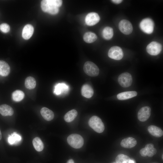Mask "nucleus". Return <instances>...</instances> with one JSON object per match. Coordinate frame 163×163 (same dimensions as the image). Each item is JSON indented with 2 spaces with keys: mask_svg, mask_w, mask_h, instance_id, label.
Returning <instances> with one entry per match:
<instances>
[{
  "mask_svg": "<svg viewBox=\"0 0 163 163\" xmlns=\"http://www.w3.org/2000/svg\"><path fill=\"white\" fill-rule=\"evenodd\" d=\"M147 150L148 152L147 156L149 157H152L156 154L157 152L156 149L154 147L150 149H147Z\"/></svg>",
  "mask_w": 163,
  "mask_h": 163,
  "instance_id": "c756f323",
  "label": "nucleus"
},
{
  "mask_svg": "<svg viewBox=\"0 0 163 163\" xmlns=\"http://www.w3.org/2000/svg\"><path fill=\"white\" fill-rule=\"evenodd\" d=\"M40 112L42 117L46 121H51L54 117V114L53 112L46 107L42 108L40 110Z\"/></svg>",
  "mask_w": 163,
  "mask_h": 163,
  "instance_id": "dca6fc26",
  "label": "nucleus"
},
{
  "mask_svg": "<svg viewBox=\"0 0 163 163\" xmlns=\"http://www.w3.org/2000/svg\"><path fill=\"white\" fill-rule=\"evenodd\" d=\"M162 48V46L160 43L155 41H153L148 45L146 47V51L150 55L156 56L160 53Z\"/></svg>",
  "mask_w": 163,
  "mask_h": 163,
  "instance_id": "6e6552de",
  "label": "nucleus"
},
{
  "mask_svg": "<svg viewBox=\"0 0 163 163\" xmlns=\"http://www.w3.org/2000/svg\"><path fill=\"white\" fill-rule=\"evenodd\" d=\"M154 147V145L152 143H149L147 144L145 148L147 149H150Z\"/></svg>",
  "mask_w": 163,
  "mask_h": 163,
  "instance_id": "2f4dec72",
  "label": "nucleus"
},
{
  "mask_svg": "<svg viewBox=\"0 0 163 163\" xmlns=\"http://www.w3.org/2000/svg\"><path fill=\"white\" fill-rule=\"evenodd\" d=\"M163 155H162V159H163Z\"/></svg>",
  "mask_w": 163,
  "mask_h": 163,
  "instance_id": "e433bc0d",
  "label": "nucleus"
},
{
  "mask_svg": "<svg viewBox=\"0 0 163 163\" xmlns=\"http://www.w3.org/2000/svg\"><path fill=\"white\" fill-rule=\"evenodd\" d=\"M119 28L120 31L125 34H130L133 30V27L131 23L128 21L123 19L119 24Z\"/></svg>",
  "mask_w": 163,
  "mask_h": 163,
  "instance_id": "1a4fd4ad",
  "label": "nucleus"
},
{
  "mask_svg": "<svg viewBox=\"0 0 163 163\" xmlns=\"http://www.w3.org/2000/svg\"><path fill=\"white\" fill-rule=\"evenodd\" d=\"M32 143L34 148L37 151L41 152L43 150L44 145L40 138L36 137L34 138L33 140Z\"/></svg>",
  "mask_w": 163,
  "mask_h": 163,
  "instance_id": "4be33fe9",
  "label": "nucleus"
},
{
  "mask_svg": "<svg viewBox=\"0 0 163 163\" xmlns=\"http://www.w3.org/2000/svg\"><path fill=\"white\" fill-rule=\"evenodd\" d=\"M113 29L110 27H106L103 30V36L106 40H109L111 39L113 37Z\"/></svg>",
  "mask_w": 163,
  "mask_h": 163,
  "instance_id": "a878e982",
  "label": "nucleus"
},
{
  "mask_svg": "<svg viewBox=\"0 0 163 163\" xmlns=\"http://www.w3.org/2000/svg\"><path fill=\"white\" fill-rule=\"evenodd\" d=\"M100 20L99 15L95 12H91L88 14L85 18V22L88 26H92L98 23Z\"/></svg>",
  "mask_w": 163,
  "mask_h": 163,
  "instance_id": "9b49d317",
  "label": "nucleus"
},
{
  "mask_svg": "<svg viewBox=\"0 0 163 163\" xmlns=\"http://www.w3.org/2000/svg\"><path fill=\"white\" fill-rule=\"evenodd\" d=\"M81 94L84 97L90 98L93 95L94 90L89 85L85 84L82 87L81 90Z\"/></svg>",
  "mask_w": 163,
  "mask_h": 163,
  "instance_id": "4468645a",
  "label": "nucleus"
},
{
  "mask_svg": "<svg viewBox=\"0 0 163 163\" xmlns=\"http://www.w3.org/2000/svg\"><path fill=\"white\" fill-rule=\"evenodd\" d=\"M10 72L9 65L5 61L0 60V75L3 76L8 75Z\"/></svg>",
  "mask_w": 163,
  "mask_h": 163,
  "instance_id": "aec40b11",
  "label": "nucleus"
},
{
  "mask_svg": "<svg viewBox=\"0 0 163 163\" xmlns=\"http://www.w3.org/2000/svg\"><path fill=\"white\" fill-rule=\"evenodd\" d=\"M24 94L22 91L17 90L14 91L12 94V97L13 100L16 102L21 101L24 98Z\"/></svg>",
  "mask_w": 163,
  "mask_h": 163,
  "instance_id": "bb28decb",
  "label": "nucleus"
},
{
  "mask_svg": "<svg viewBox=\"0 0 163 163\" xmlns=\"http://www.w3.org/2000/svg\"><path fill=\"white\" fill-rule=\"evenodd\" d=\"M89 126L97 133L103 132L104 129V126L101 119L98 117L93 116L88 121Z\"/></svg>",
  "mask_w": 163,
  "mask_h": 163,
  "instance_id": "f03ea898",
  "label": "nucleus"
},
{
  "mask_svg": "<svg viewBox=\"0 0 163 163\" xmlns=\"http://www.w3.org/2000/svg\"><path fill=\"white\" fill-rule=\"evenodd\" d=\"M137 143L135 138L130 137L123 139L120 142V145L123 148L130 149L134 147Z\"/></svg>",
  "mask_w": 163,
  "mask_h": 163,
  "instance_id": "ddd939ff",
  "label": "nucleus"
},
{
  "mask_svg": "<svg viewBox=\"0 0 163 163\" xmlns=\"http://www.w3.org/2000/svg\"><path fill=\"white\" fill-rule=\"evenodd\" d=\"M77 111L75 109L71 110L67 112L64 116V119L67 122L73 121L77 116Z\"/></svg>",
  "mask_w": 163,
  "mask_h": 163,
  "instance_id": "5701e85b",
  "label": "nucleus"
},
{
  "mask_svg": "<svg viewBox=\"0 0 163 163\" xmlns=\"http://www.w3.org/2000/svg\"><path fill=\"white\" fill-rule=\"evenodd\" d=\"M10 30V27L9 25L6 23H3L0 25V30L3 32L7 33Z\"/></svg>",
  "mask_w": 163,
  "mask_h": 163,
  "instance_id": "c85d7f7f",
  "label": "nucleus"
},
{
  "mask_svg": "<svg viewBox=\"0 0 163 163\" xmlns=\"http://www.w3.org/2000/svg\"><path fill=\"white\" fill-rule=\"evenodd\" d=\"M36 83L35 79L32 77L29 76L25 79V86L27 88L32 89L34 88L36 86Z\"/></svg>",
  "mask_w": 163,
  "mask_h": 163,
  "instance_id": "393cba45",
  "label": "nucleus"
},
{
  "mask_svg": "<svg viewBox=\"0 0 163 163\" xmlns=\"http://www.w3.org/2000/svg\"><path fill=\"white\" fill-rule=\"evenodd\" d=\"M140 29L144 32L147 34L152 33L154 29V24L150 18H146L143 19L139 24Z\"/></svg>",
  "mask_w": 163,
  "mask_h": 163,
  "instance_id": "39448f33",
  "label": "nucleus"
},
{
  "mask_svg": "<svg viewBox=\"0 0 163 163\" xmlns=\"http://www.w3.org/2000/svg\"><path fill=\"white\" fill-rule=\"evenodd\" d=\"M129 163H136V161L133 159H130Z\"/></svg>",
  "mask_w": 163,
  "mask_h": 163,
  "instance_id": "f704fd0d",
  "label": "nucleus"
},
{
  "mask_svg": "<svg viewBox=\"0 0 163 163\" xmlns=\"http://www.w3.org/2000/svg\"><path fill=\"white\" fill-rule=\"evenodd\" d=\"M137 94L136 91H127L119 93L117 95V97L119 100H124L135 97Z\"/></svg>",
  "mask_w": 163,
  "mask_h": 163,
  "instance_id": "f3484780",
  "label": "nucleus"
},
{
  "mask_svg": "<svg viewBox=\"0 0 163 163\" xmlns=\"http://www.w3.org/2000/svg\"><path fill=\"white\" fill-rule=\"evenodd\" d=\"M66 163H75L73 160L72 159L69 160Z\"/></svg>",
  "mask_w": 163,
  "mask_h": 163,
  "instance_id": "72a5a7b5",
  "label": "nucleus"
},
{
  "mask_svg": "<svg viewBox=\"0 0 163 163\" xmlns=\"http://www.w3.org/2000/svg\"><path fill=\"white\" fill-rule=\"evenodd\" d=\"M0 113L3 116H11L14 113V110L10 106L3 104L0 106Z\"/></svg>",
  "mask_w": 163,
  "mask_h": 163,
  "instance_id": "6ab92c4d",
  "label": "nucleus"
},
{
  "mask_svg": "<svg viewBox=\"0 0 163 163\" xmlns=\"http://www.w3.org/2000/svg\"><path fill=\"white\" fill-rule=\"evenodd\" d=\"M34 28L33 26L30 24L26 25L24 27L22 33V37L25 40L30 39L33 34Z\"/></svg>",
  "mask_w": 163,
  "mask_h": 163,
  "instance_id": "2eb2a0df",
  "label": "nucleus"
},
{
  "mask_svg": "<svg viewBox=\"0 0 163 163\" xmlns=\"http://www.w3.org/2000/svg\"><path fill=\"white\" fill-rule=\"evenodd\" d=\"M67 142L71 146L76 149L81 148L84 143L83 137L77 134H72L69 135L67 138Z\"/></svg>",
  "mask_w": 163,
  "mask_h": 163,
  "instance_id": "7ed1b4c3",
  "label": "nucleus"
},
{
  "mask_svg": "<svg viewBox=\"0 0 163 163\" xmlns=\"http://www.w3.org/2000/svg\"><path fill=\"white\" fill-rule=\"evenodd\" d=\"M141 155L144 157H145L147 155V151L145 147L139 151Z\"/></svg>",
  "mask_w": 163,
  "mask_h": 163,
  "instance_id": "7c9ffc66",
  "label": "nucleus"
},
{
  "mask_svg": "<svg viewBox=\"0 0 163 163\" xmlns=\"http://www.w3.org/2000/svg\"><path fill=\"white\" fill-rule=\"evenodd\" d=\"M151 109L149 106L142 107L138 113L137 117L139 120L142 122L147 120L151 115Z\"/></svg>",
  "mask_w": 163,
  "mask_h": 163,
  "instance_id": "9d476101",
  "label": "nucleus"
},
{
  "mask_svg": "<svg viewBox=\"0 0 163 163\" xmlns=\"http://www.w3.org/2000/svg\"><path fill=\"white\" fill-rule=\"evenodd\" d=\"M97 37L94 33L88 32L85 34L83 36L84 41L88 43H91L94 42L97 39Z\"/></svg>",
  "mask_w": 163,
  "mask_h": 163,
  "instance_id": "b1692460",
  "label": "nucleus"
},
{
  "mask_svg": "<svg viewBox=\"0 0 163 163\" xmlns=\"http://www.w3.org/2000/svg\"><path fill=\"white\" fill-rule=\"evenodd\" d=\"M111 1L113 3L117 4H119L120 3H121L122 1V0H112Z\"/></svg>",
  "mask_w": 163,
  "mask_h": 163,
  "instance_id": "473e14b6",
  "label": "nucleus"
},
{
  "mask_svg": "<svg viewBox=\"0 0 163 163\" xmlns=\"http://www.w3.org/2000/svg\"><path fill=\"white\" fill-rule=\"evenodd\" d=\"M131 158L127 155L123 154H119L115 158L116 163H129Z\"/></svg>",
  "mask_w": 163,
  "mask_h": 163,
  "instance_id": "cd10ccee",
  "label": "nucleus"
},
{
  "mask_svg": "<svg viewBox=\"0 0 163 163\" xmlns=\"http://www.w3.org/2000/svg\"><path fill=\"white\" fill-rule=\"evenodd\" d=\"M2 138V135L0 129V140Z\"/></svg>",
  "mask_w": 163,
  "mask_h": 163,
  "instance_id": "c9c22d12",
  "label": "nucleus"
},
{
  "mask_svg": "<svg viewBox=\"0 0 163 163\" xmlns=\"http://www.w3.org/2000/svg\"></svg>",
  "mask_w": 163,
  "mask_h": 163,
  "instance_id": "4c0bfd02",
  "label": "nucleus"
},
{
  "mask_svg": "<svg viewBox=\"0 0 163 163\" xmlns=\"http://www.w3.org/2000/svg\"><path fill=\"white\" fill-rule=\"evenodd\" d=\"M118 80L120 85L124 88L130 86L133 82L132 76L128 72H124L120 74L118 77Z\"/></svg>",
  "mask_w": 163,
  "mask_h": 163,
  "instance_id": "423d86ee",
  "label": "nucleus"
},
{
  "mask_svg": "<svg viewBox=\"0 0 163 163\" xmlns=\"http://www.w3.org/2000/svg\"><path fill=\"white\" fill-rule=\"evenodd\" d=\"M62 4L61 0H43L41 3L42 10L51 14H56L59 11V8Z\"/></svg>",
  "mask_w": 163,
  "mask_h": 163,
  "instance_id": "f257e3e1",
  "label": "nucleus"
},
{
  "mask_svg": "<svg viewBox=\"0 0 163 163\" xmlns=\"http://www.w3.org/2000/svg\"><path fill=\"white\" fill-rule=\"evenodd\" d=\"M149 133L156 137H160L163 135V131L160 128L155 125L149 126L148 128Z\"/></svg>",
  "mask_w": 163,
  "mask_h": 163,
  "instance_id": "a211bd4d",
  "label": "nucleus"
},
{
  "mask_svg": "<svg viewBox=\"0 0 163 163\" xmlns=\"http://www.w3.org/2000/svg\"><path fill=\"white\" fill-rule=\"evenodd\" d=\"M83 70L87 75L91 77L96 76L99 73V70L97 66L92 62H86L84 64Z\"/></svg>",
  "mask_w": 163,
  "mask_h": 163,
  "instance_id": "20e7f679",
  "label": "nucleus"
},
{
  "mask_svg": "<svg viewBox=\"0 0 163 163\" xmlns=\"http://www.w3.org/2000/svg\"><path fill=\"white\" fill-rule=\"evenodd\" d=\"M21 136L16 132H14L9 135L8 138V143L11 145L18 144L21 140Z\"/></svg>",
  "mask_w": 163,
  "mask_h": 163,
  "instance_id": "412c9836",
  "label": "nucleus"
},
{
  "mask_svg": "<svg viewBox=\"0 0 163 163\" xmlns=\"http://www.w3.org/2000/svg\"><path fill=\"white\" fill-rule=\"evenodd\" d=\"M69 90V86L64 83L56 84L54 87V93L56 95H59L67 93Z\"/></svg>",
  "mask_w": 163,
  "mask_h": 163,
  "instance_id": "f8f14e48",
  "label": "nucleus"
},
{
  "mask_svg": "<svg viewBox=\"0 0 163 163\" xmlns=\"http://www.w3.org/2000/svg\"><path fill=\"white\" fill-rule=\"evenodd\" d=\"M108 56L113 59L120 60L123 58V53L120 47L115 46L112 47L109 49L108 52Z\"/></svg>",
  "mask_w": 163,
  "mask_h": 163,
  "instance_id": "0eeeda50",
  "label": "nucleus"
}]
</instances>
